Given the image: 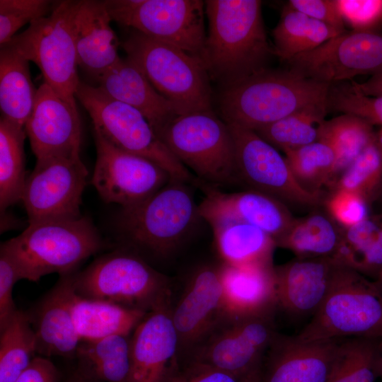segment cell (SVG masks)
Instances as JSON below:
<instances>
[{
    "mask_svg": "<svg viewBox=\"0 0 382 382\" xmlns=\"http://www.w3.org/2000/svg\"><path fill=\"white\" fill-rule=\"evenodd\" d=\"M209 31L202 61L224 87L266 68L274 52L267 41L259 0L204 1Z\"/></svg>",
    "mask_w": 382,
    "mask_h": 382,
    "instance_id": "1",
    "label": "cell"
},
{
    "mask_svg": "<svg viewBox=\"0 0 382 382\" xmlns=\"http://www.w3.org/2000/svg\"><path fill=\"white\" fill-rule=\"evenodd\" d=\"M330 87L289 69H265L224 87L219 107L226 123L255 131L307 107L327 104Z\"/></svg>",
    "mask_w": 382,
    "mask_h": 382,
    "instance_id": "2",
    "label": "cell"
},
{
    "mask_svg": "<svg viewBox=\"0 0 382 382\" xmlns=\"http://www.w3.org/2000/svg\"><path fill=\"white\" fill-rule=\"evenodd\" d=\"M186 183L170 179L146 199L122 208L119 228L129 250L162 260L182 246L201 219Z\"/></svg>",
    "mask_w": 382,
    "mask_h": 382,
    "instance_id": "3",
    "label": "cell"
},
{
    "mask_svg": "<svg viewBox=\"0 0 382 382\" xmlns=\"http://www.w3.org/2000/svg\"><path fill=\"white\" fill-rule=\"evenodd\" d=\"M103 245L98 230L84 216L29 223L21 234L1 244L21 279L35 282L52 273L62 276L76 272Z\"/></svg>",
    "mask_w": 382,
    "mask_h": 382,
    "instance_id": "4",
    "label": "cell"
},
{
    "mask_svg": "<svg viewBox=\"0 0 382 382\" xmlns=\"http://www.w3.org/2000/svg\"><path fill=\"white\" fill-rule=\"evenodd\" d=\"M76 295L150 312L170 304L172 282L144 258L120 249L96 258L74 275Z\"/></svg>",
    "mask_w": 382,
    "mask_h": 382,
    "instance_id": "5",
    "label": "cell"
},
{
    "mask_svg": "<svg viewBox=\"0 0 382 382\" xmlns=\"http://www.w3.org/2000/svg\"><path fill=\"white\" fill-rule=\"evenodd\" d=\"M302 341L382 338V293L374 281L338 264L323 302L296 335Z\"/></svg>",
    "mask_w": 382,
    "mask_h": 382,
    "instance_id": "6",
    "label": "cell"
},
{
    "mask_svg": "<svg viewBox=\"0 0 382 382\" xmlns=\"http://www.w3.org/2000/svg\"><path fill=\"white\" fill-rule=\"evenodd\" d=\"M122 47L127 57L174 105L178 115L212 110L210 76L200 59L137 31Z\"/></svg>",
    "mask_w": 382,
    "mask_h": 382,
    "instance_id": "7",
    "label": "cell"
},
{
    "mask_svg": "<svg viewBox=\"0 0 382 382\" xmlns=\"http://www.w3.org/2000/svg\"><path fill=\"white\" fill-rule=\"evenodd\" d=\"M156 135L204 185L214 187L238 182L231 129L212 110L178 115Z\"/></svg>",
    "mask_w": 382,
    "mask_h": 382,
    "instance_id": "8",
    "label": "cell"
},
{
    "mask_svg": "<svg viewBox=\"0 0 382 382\" xmlns=\"http://www.w3.org/2000/svg\"><path fill=\"white\" fill-rule=\"evenodd\" d=\"M75 97L89 114L93 131L107 141L154 162L172 179L192 181L189 170L173 155L137 109L112 98L99 87L81 81Z\"/></svg>",
    "mask_w": 382,
    "mask_h": 382,
    "instance_id": "9",
    "label": "cell"
},
{
    "mask_svg": "<svg viewBox=\"0 0 382 382\" xmlns=\"http://www.w3.org/2000/svg\"><path fill=\"white\" fill-rule=\"evenodd\" d=\"M78 1L55 3L46 16L32 23L9 43L40 69L44 82L77 110L75 93L80 81L73 35Z\"/></svg>",
    "mask_w": 382,
    "mask_h": 382,
    "instance_id": "10",
    "label": "cell"
},
{
    "mask_svg": "<svg viewBox=\"0 0 382 382\" xmlns=\"http://www.w3.org/2000/svg\"><path fill=\"white\" fill-rule=\"evenodd\" d=\"M105 2L112 21L178 47L202 61L207 37L203 1L108 0Z\"/></svg>",
    "mask_w": 382,
    "mask_h": 382,
    "instance_id": "11",
    "label": "cell"
},
{
    "mask_svg": "<svg viewBox=\"0 0 382 382\" xmlns=\"http://www.w3.org/2000/svg\"><path fill=\"white\" fill-rule=\"evenodd\" d=\"M274 313L224 315L181 366L201 364L241 376L257 370L278 333Z\"/></svg>",
    "mask_w": 382,
    "mask_h": 382,
    "instance_id": "12",
    "label": "cell"
},
{
    "mask_svg": "<svg viewBox=\"0 0 382 382\" xmlns=\"http://www.w3.org/2000/svg\"><path fill=\"white\" fill-rule=\"evenodd\" d=\"M88 175L80 154L36 159L21 198L28 223L83 216L80 207Z\"/></svg>",
    "mask_w": 382,
    "mask_h": 382,
    "instance_id": "13",
    "label": "cell"
},
{
    "mask_svg": "<svg viewBox=\"0 0 382 382\" xmlns=\"http://www.w3.org/2000/svg\"><path fill=\"white\" fill-rule=\"evenodd\" d=\"M228 125L233 140L238 182L284 204L313 207L320 202V192L303 188L293 175L285 157L275 147L253 130Z\"/></svg>",
    "mask_w": 382,
    "mask_h": 382,
    "instance_id": "14",
    "label": "cell"
},
{
    "mask_svg": "<svg viewBox=\"0 0 382 382\" xmlns=\"http://www.w3.org/2000/svg\"><path fill=\"white\" fill-rule=\"evenodd\" d=\"M289 70L328 84L382 74V33L345 31L287 61Z\"/></svg>",
    "mask_w": 382,
    "mask_h": 382,
    "instance_id": "15",
    "label": "cell"
},
{
    "mask_svg": "<svg viewBox=\"0 0 382 382\" xmlns=\"http://www.w3.org/2000/svg\"><path fill=\"white\" fill-rule=\"evenodd\" d=\"M96 161L92 184L106 203L127 208L156 192L172 178L154 162L125 151L93 131Z\"/></svg>",
    "mask_w": 382,
    "mask_h": 382,
    "instance_id": "16",
    "label": "cell"
},
{
    "mask_svg": "<svg viewBox=\"0 0 382 382\" xmlns=\"http://www.w3.org/2000/svg\"><path fill=\"white\" fill-rule=\"evenodd\" d=\"M170 313L180 366L224 316L220 265H202L188 275Z\"/></svg>",
    "mask_w": 382,
    "mask_h": 382,
    "instance_id": "17",
    "label": "cell"
},
{
    "mask_svg": "<svg viewBox=\"0 0 382 382\" xmlns=\"http://www.w3.org/2000/svg\"><path fill=\"white\" fill-rule=\"evenodd\" d=\"M170 306L147 313L132 333L128 382H168L178 369V339Z\"/></svg>",
    "mask_w": 382,
    "mask_h": 382,
    "instance_id": "18",
    "label": "cell"
},
{
    "mask_svg": "<svg viewBox=\"0 0 382 382\" xmlns=\"http://www.w3.org/2000/svg\"><path fill=\"white\" fill-rule=\"evenodd\" d=\"M24 129L36 159L80 154L81 127L78 110L45 82L37 89Z\"/></svg>",
    "mask_w": 382,
    "mask_h": 382,
    "instance_id": "19",
    "label": "cell"
},
{
    "mask_svg": "<svg viewBox=\"0 0 382 382\" xmlns=\"http://www.w3.org/2000/svg\"><path fill=\"white\" fill-rule=\"evenodd\" d=\"M342 340L308 342L278 332L265 354L262 382H326Z\"/></svg>",
    "mask_w": 382,
    "mask_h": 382,
    "instance_id": "20",
    "label": "cell"
},
{
    "mask_svg": "<svg viewBox=\"0 0 382 382\" xmlns=\"http://www.w3.org/2000/svg\"><path fill=\"white\" fill-rule=\"evenodd\" d=\"M76 272L60 276L54 286L25 311L35 332L38 356L75 358L81 342L71 311Z\"/></svg>",
    "mask_w": 382,
    "mask_h": 382,
    "instance_id": "21",
    "label": "cell"
},
{
    "mask_svg": "<svg viewBox=\"0 0 382 382\" xmlns=\"http://www.w3.org/2000/svg\"><path fill=\"white\" fill-rule=\"evenodd\" d=\"M203 189L206 196L198 208L201 219L207 222L219 219L240 221L267 233L277 245L294 220L284 203L264 193L252 190L223 192L208 185Z\"/></svg>",
    "mask_w": 382,
    "mask_h": 382,
    "instance_id": "22",
    "label": "cell"
},
{
    "mask_svg": "<svg viewBox=\"0 0 382 382\" xmlns=\"http://www.w3.org/2000/svg\"><path fill=\"white\" fill-rule=\"evenodd\" d=\"M338 264L332 257H321L274 267L277 307L294 316H313L329 291Z\"/></svg>",
    "mask_w": 382,
    "mask_h": 382,
    "instance_id": "23",
    "label": "cell"
},
{
    "mask_svg": "<svg viewBox=\"0 0 382 382\" xmlns=\"http://www.w3.org/2000/svg\"><path fill=\"white\" fill-rule=\"evenodd\" d=\"M111 21L105 1H78L73 18L78 65L97 79L120 59Z\"/></svg>",
    "mask_w": 382,
    "mask_h": 382,
    "instance_id": "24",
    "label": "cell"
},
{
    "mask_svg": "<svg viewBox=\"0 0 382 382\" xmlns=\"http://www.w3.org/2000/svg\"><path fill=\"white\" fill-rule=\"evenodd\" d=\"M97 79L98 87L107 95L139 111L156 134L178 115L174 105L127 57L120 58Z\"/></svg>",
    "mask_w": 382,
    "mask_h": 382,
    "instance_id": "25",
    "label": "cell"
},
{
    "mask_svg": "<svg viewBox=\"0 0 382 382\" xmlns=\"http://www.w3.org/2000/svg\"><path fill=\"white\" fill-rule=\"evenodd\" d=\"M224 315H252L277 307L272 263L220 265Z\"/></svg>",
    "mask_w": 382,
    "mask_h": 382,
    "instance_id": "26",
    "label": "cell"
},
{
    "mask_svg": "<svg viewBox=\"0 0 382 382\" xmlns=\"http://www.w3.org/2000/svg\"><path fill=\"white\" fill-rule=\"evenodd\" d=\"M223 264L242 266L272 263L276 242L267 233L250 224L219 219L207 222Z\"/></svg>",
    "mask_w": 382,
    "mask_h": 382,
    "instance_id": "27",
    "label": "cell"
},
{
    "mask_svg": "<svg viewBox=\"0 0 382 382\" xmlns=\"http://www.w3.org/2000/svg\"><path fill=\"white\" fill-rule=\"evenodd\" d=\"M37 90L29 62L9 42L0 50V109L1 117L25 127L33 110Z\"/></svg>",
    "mask_w": 382,
    "mask_h": 382,
    "instance_id": "28",
    "label": "cell"
},
{
    "mask_svg": "<svg viewBox=\"0 0 382 382\" xmlns=\"http://www.w3.org/2000/svg\"><path fill=\"white\" fill-rule=\"evenodd\" d=\"M71 311L81 341L116 335H131L147 313L106 301L86 299L76 294Z\"/></svg>",
    "mask_w": 382,
    "mask_h": 382,
    "instance_id": "29",
    "label": "cell"
},
{
    "mask_svg": "<svg viewBox=\"0 0 382 382\" xmlns=\"http://www.w3.org/2000/svg\"><path fill=\"white\" fill-rule=\"evenodd\" d=\"M131 335H111L81 341L75 354V369L100 382H128Z\"/></svg>",
    "mask_w": 382,
    "mask_h": 382,
    "instance_id": "30",
    "label": "cell"
},
{
    "mask_svg": "<svg viewBox=\"0 0 382 382\" xmlns=\"http://www.w3.org/2000/svg\"><path fill=\"white\" fill-rule=\"evenodd\" d=\"M336 224L330 216L317 212L294 219L277 246L291 250L297 258L332 257L342 236Z\"/></svg>",
    "mask_w": 382,
    "mask_h": 382,
    "instance_id": "31",
    "label": "cell"
},
{
    "mask_svg": "<svg viewBox=\"0 0 382 382\" xmlns=\"http://www.w3.org/2000/svg\"><path fill=\"white\" fill-rule=\"evenodd\" d=\"M272 34L274 54L287 62L296 55L311 51L341 33L287 5L284 8L279 22Z\"/></svg>",
    "mask_w": 382,
    "mask_h": 382,
    "instance_id": "32",
    "label": "cell"
},
{
    "mask_svg": "<svg viewBox=\"0 0 382 382\" xmlns=\"http://www.w3.org/2000/svg\"><path fill=\"white\" fill-rule=\"evenodd\" d=\"M24 127L1 117L0 120V210L1 215L21 201L26 180Z\"/></svg>",
    "mask_w": 382,
    "mask_h": 382,
    "instance_id": "33",
    "label": "cell"
},
{
    "mask_svg": "<svg viewBox=\"0 0 382 382\" xmlns=\"http://www.w3.org/2000/svg\"><path fill=\"white\" fill-rule=\"evenodd\" d=\"M381 339L345 338L326 382H376L382 371Z\"/></svg>",
    "mask_w": 382,
    "mask_h": 382,
    "instance_id": "34",
    "label": "cell"
},
{
    "mask_svg": "<svg viewBox=\"0 0 382 382\" xmlns=\"http://www.w3.org/2000/svg\"><path fill=\"white\" fill-rule=\"evenodd\" d=\"M374 139L371 125L347 114L324 121L318 132V141L329 145L336 155V177L342 174Z\"/></svg>",
    "mask_w": 382,
    "mask_h": 382,
    "instance_id": "35",
    "label": "cell"
},
{
    "mask_svg": "<svg viewBox=\"0 0 382 382\" xmlns=\"http://www.w3.org/2000/svg\"><path fill=\"white\" fill-rule=\"evenodd\" d=\"M327 110L326 103L309 106L254 132L284 152L295 149L318 141Z\"/></svg>",
    "mask_w": 382,
    "mask_h": 382,
    "instance_id": "36",
    "label": "cell"
},
{
    "mask_svg": "<svg viewBox=\"0 0 382 382\" xmlns=\"http://www.w3.org/2000/svg\"><path fill=\"white\" fill-rule=\"evenodd\" d=\"M36 356L34 330L25 312L18 310L0 331V382H14Z\"/></svg>",
    "mask_w": 382,
    "mask_h": 382,
    "instance_id": "37",
    "label": "cell"
},
{
    "mask_svg": "<svg viewBox=\"0 0 382 382\" xmlns=\"http://www.w3.org/2000/svg\"><path fill=\"white\" fill-rule=\"evenodd\" d=\"M284 153L295 179L309 192H320L323 185L336 178V155L324 142L318 141Z\"/></svg>",
    "mask_w": 382,
    "mask_h": 382,
    "instance_id": "38",
    "label": "cell"
},
{
    "mask_svg": "<svg viewBox=\"0 0 382 382\" xmlns=\"http://www.w3.org/2000/svg\"><path fill=\"white\" fill-rule=\"evenodd\" d=\"M382 180V152L374 141L342 173L336 189L362 196L369 204L378 199Z\"/></svg>",
    "mask_w": 382,
    "mask_h": 382,
    "instance_id": "39",
    "label": "cell"
},
{
    "mask_svg": "<svg viewBox=\"0 0 382 382\" xmlns=\"http://www.w3.org/2000/svg\"><path fill=\"white\" fill-rule=\"evenodd\" d=\"M358 117L372 126L382 125V97L355 91L351 85H330L327 108Z\"/></svg>",
    "mask_w": 382,
    "mask_h": 382,
    "instance_id": "40",
    "label": "cell"
},
{
    "mask_svg": "<svg viewBox=\"0 0 382 382\" xmlns=\"http://www.w3.org/2000/svg\"><path fill=\"white\" fill-rule=\"evenodd\" d=\"M55 3L47 0H1L0 45L9 42L25 24L47 16Z\"/></svg>",
    "mask_w": 382,
    "mask_h": 382,
    "instance_id": "41",
    "label": "cell"
},
{
    "mask_svg": "<svg viewBox=\"0 0 382 382\" xmlns=\"http://www.w3.org/2000/svg\"><path fill=\"white\" fill-rule=\"evenodd\" d=\"M369 203L360 195L335 189L326 201L329 216L343 228L351 227L369 216Z\"/></svg>",
    "mask_w": 382,
    "mask_h": 382,
    "instance_id": "42",
    "label": "cell"
},
{
    "mask_svg": "<svg viewBox=\"0 0 382 382\" xmlns=\"http://www.w3.org/2000/svg\"><path fill=\"white\" fill-rule=\"evenodd\" d=\"M342 21L353 30L378 31L382 26V0H336Z\"/></svg>",
    "mask_w": 382,
    "mask_h": 382,
    "instance_id": "43",
    "label": "cell"
},
{
    "mask_svg": "<svg viewBox=\"0 0 382 382\" xmlns=\"http://www.w3.org/2000/svg\"><path fill=\"white\" fill-rule=\"evenodd\" d=\"M168 382H262V367L241 376L204 364L188 363L178 367Z\"/></svg>",
    "mask_w": 382,
    "mask_h": 382,
    "instance_id": "44",
    "label": "cell"
},
{
    "mask_svg": "<svg viewBox=\"0 0 382 382\" xmlns=\"http://www.w3.org/2000/svg\"><path fill=\"white\" fill-rule=\"evenodd\" d=\"M21 277L18 270L6 250L0 247V331L13 318L18 309L13 299V289Z\"/></svg>",
    "mask_w": 382,
    "mask_h": 382,
    "instance_id": "45",
    "label": "cell"
},
{
    "mask_svg": "<svg viewBox=\"0 0 382 382\" xmlns=\"http://www.w3.org/2000/svg\"><path fill=\"white\" fill-rule=\"evenodd\" d=\"M288 6L335 28L340 33L347 31L336 0H291Z\"/></svg>",
    "mask_w": 382,
    "mask_h": 382,
    "instance_id": "46",
    "label": "cell"
},
{
    "mask_svg": "<svg viewBox=\"0 0 382 382\" xmlns=\"http://www.w3.org/2000/svg\"><path fill=\"white\" fill-rule=\"evenodd\" d=\"M14 382H62V379L52 361L37 355Z\"/></svg>",
    "mask_w": 382,
    "mask_h": 382,
    "instance_id": "47",
    "label": "cell"
},
{
    "mask_svg": "<svg viewBox=\"0 0 382 382\" xmlns=\"http://www.w3.org/2000/svg\"><path fill=\"white\" fill-rule=\"evenodd\" d=\"M351 86L355 91L360 93L382 97V74L373 76L364 83L352 81Z\"/></svg>",
    "mask_w": 382,
    "mask_h": 382,
    "instance_id": "48",
    "label": "cell"
},
{
    "mask_svg": "<svg viewBox=\"0 0 382 382\" xmlns=\"http://www.w3.org/2000/svg\"><path fill=\"white\" fill-rule=\"evenodd\" d=\"M62 382H100V381L88 378L81 374L74 369L62 381Z\"/></svg>",
    "mask_w": 382,
    "mask_h": 382,
    "instance_id": "49",
    "label": "cell"
},
{
    "mask_svg": "<svg viewBox=\"0 0 382 382\" xmlns=\"http://www.w3.org/2000/svg\"><path fill=\"white\" fill-rule=\"evenodd\" d=\"M374 143L382 152V128L375 132Z\"/></svg>",
    "mask_w": 382,
    "mask_h": 382,
    "instance_id": "50",
    "label": "cell"
},
{
    "mask_svg": "<svg viewBox=\"0 0 382 382\" xmlns=\"http://www.w3.org/2000/svg\"><path fill=\"white\" fill-rule=\"evenodd\" d=\"M374 281L375 284H376L377 287L379 289V290L382 293V268H381L378 277Z\"/></svg>",
    "mask_w": 382,
    "mask_h": 382,
    "instance_id": "51",
    "label": "cell"
},
{
    "mask_svg": "<svg viewBox=\"0 0 382 382\" xmlns=\"http://www.w3.org/2000/svg\"><path fill=\"white\" fill-rule=\"evenodd\" d=\"M378 199H382V180H381V188H380V192H379Z\"/></svg>",
    "mask_w": 382,
    "mask_h": 382,
    "instance_id": "52",
    "label": "cell"
},
{
    "mask_svg": "<svg viewBox=\"0 0 382 382\" xmlns=\"http://www.w3.org/2000/svg\"><path fill=\"white\" fill-rule=\"evenodd\" d=\"M380 345H381V349H382V338L380 340ZM380 378H381V382H382V371H381V374Z\"/></svg>",
    "mask_w": 382,
    "mask_h": 382,
    "instance_id": "53",
    "label": "cell"
}]
</instances>
